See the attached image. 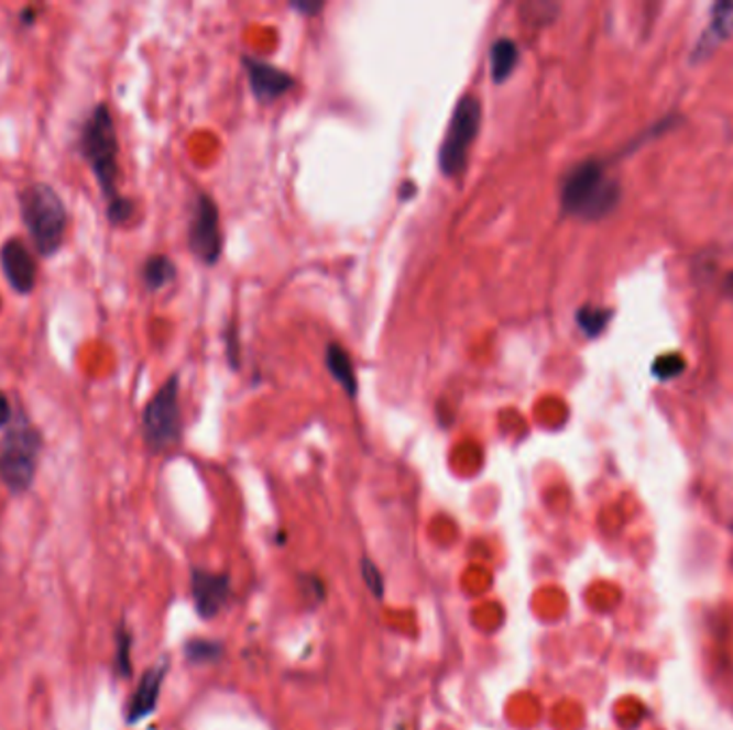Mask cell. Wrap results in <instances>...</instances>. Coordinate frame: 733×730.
Returning <instances> with one entry per match:
<instances>
[{
    "mask_svg": "<svg viewBox=\"0 0 733 730\" xmlns=\"http://www.w3.org/2000/svg\"><path fill=\"white\" fill-rule=\"evenodd\" d=\"M620 202V185L605 163L588 159L575 165L562 182V210L572 217L597 221Z\"/></svg>",
    "mask_w": 733,
    "mask_h": 730,
    "instance_id": "6da1fadb",
    "label": "cell"
},
{
    "mask_svg": "<svg viewBox=\"0 0 733 730\" xmlns=\"http://www.w3.org/2000/svg\"><path fill=\"white\" fill-rule=\"evenodd\" d=\"M22 217L41 255H54L67 228V212L61 196L47 185H31L20 196Z\"/></svg>",
    "mask_w": 733,
    "mask_h": 730,
    "instance_id": "7a4b0ae2",
    "label": "cell"
},
{
    "mask_svg": "<svg viewBox=\"0 0 733 730\" xmlns=\"http://www.w3.org/2000/svg\"><path fill=\"white\" fill-rule=\"evenodd\" d=\"M81 146H84L86 162L90 163V167L97 176V182L103 189V193L110 198V202L121 198L117 193L119 137H117V129H114V121H112L108 106L101 103L95 108L92 117L84 126Z\"/></svg>",
    "mask_w": 733,
    "mask_h": 730,
    "instance_id": "3957f363",
    "label": "cell"
},
{
    "mask_svg": "<svg viewBox=\"0 0 733 730\" xmlns=\"http://www.w3.org/2000/svg\"><path fill=\"white\" fill-rule=\"evenodd\" d=\"M483 119V108L479 97L466 95L459 99L450 122H448L447 135L440 146V169L447 178H459L468 167V153L474 144Z\"/></svg>",
    "mask_w": 733,
    "mask_h": 730,
    "instance_id": "277c9868",
    "label": "cell"
},
{
    "mask_svg": "<svg viewBox=\"0 0 733 730\" xmlns=\"http://www.w3.org/2000/svg\"><path fill=\"white\" fill-rule=\"evenodd\" d=\"M41 435L37 429L18 422L0 444V480L13 493H24L33 485L40 461Z\"/></svg>",
    "mask_w": 733,
    "mask_h": 730,
    "instance_id": "5b68a950",
    "label": "cell"
},
{
    "mask_svg": "<svg viewBox=\"0 0 733 730\" xmlns=\"http://www.w3.org/2000/svg\"><path fill=\"white\" fill-rule=\"evenodd\" d=\"M144 438L155 452L174 446L180 438L178 377L172 375L144 409Z\"/></svg>",
    "mask_w": 733,
    "mask_h": 730,
    "instance_id": "8992f818",
    "label": "cell"
},
{
    "mask_svg": "<svg viewBox=\"0 0 733 730\" xmlns=\"http://www.w3.org/2000/svg\"><path fill=\"white\" fill-rule=\"evenodd\" d=\"M221 246L223 241L219 225V208L210 196L200 193L189 223V248L200 262L212 266L221 255Z\"/></svg>",
    "mask_w": 733,
    "mask_h": 730,
    "instance_id": "52a82bcc",
    "label": "cell"
},
{
    "mask_svg": "<svg viewBox=\"0 0 733 730\" xmlns=\"http://www.w3.org/2000/svg\"><path fill=\"white\" fill-rule=\"evenodd\" d=\"M243 65L244 71L249 76L251 92L264 103L284 97L285 92H289L294 88V78L271 63L247 56L243 58Z\"/></svg>",
    "mask_w": 733,
    "mask_h": 730,
    "instance_id": "ba28073f",
    "label": "cell"
},
{
    "mask_svg": "<svg viewBox=\"0 0 733 730\" xmlns=\"http://www.w3.org/2000/svg\"><path fill=\"white\" fill-rule=\"evenodd\" d=\"M0 264L9 285L18 294H31L37 284V266L31 251L20 241H9L0 248Z\"/></svg>",
    "mask_w": 733,
    "mask_h": 730,
    "instance_id": "9c48e42d",
    "label": "cell"
},
{
    "mask_svg": "<svg viewBox=\"0 0 733 730\" xmlns=\"http://www.w3.org/2000/svg\"><path fill=\"white\" fill-rule=\"evenodd\" d=\"M192 594L198 612L203 617H215L230 598V578L198 569L192 576Z\"/></svg>",
    "mask_w": 733,
    "mask_h": 730,
    "instance_id": "30bf717a",
    "label": "cell"
},
{
    "mask_svg": "<svg viewBox=\"0 0 733 730\" xmlns=\"http://www.w3.org/2000/svg\"><path fill=\"white\" fill-rule=\"evenodd\" d=\"M163 675H165V668H153L142 677V682L138 684L135 694L129 703V722H140L155 711L160 692H162Z\"/></svg>",
    "mask_w": 733,
    "mask_h": 730,
    "instance_id": "8fae6325",
    "label": "cell"
},
{
    "mask_svg": "<svg viewBox=\"0 0 733 730\" xmlns=\"http://www.w3.org/2000/svg\"><path fill=\"white\" fill-rule=\"evenodd\" d=\"M733 31V2H719L712 7V20L708 31L701 35V40L694 47V56L701 58L703 54H710L716 45L732 35Z\"/></svg>",
    "mask_w": 733,
    "mask_h": 730,
    "instance_id": "7c38bea8",
    "label": "cell"
},
{
    "mask_svg": "<svg viewBox=\"0 0 733 730\" xmlns=\"http://www.w3.org/2000/svg\"><path fill=\"white\" fill-rule=\"evenodd\" d=\"M326 368L332 375V379L343 388V392L348 397H357L359 381H357L354 365L350 361V354L339 343H328V347H326Z\"/></svg>",
    "mask_w": 733,
    "mask_h": 730,
    "instance_id": "4fadbf2b",
    "label": "cell"
},
{
    "mask_svg": "<svg viewBox=\"0 0 733 730\" xmlns=\"http://www.w3.org/2000/svg\"><path fill=\"white\" fill-rule=\"evenodd\" d=\"M517 63H519V47L515 41L502 37L491 45L489 65H491V78L495 84L508 80Z\"/></svg>",
    "mask_w": 733,
    "mask_h": 730,
    "instance_id": "5bb4252c",
    "label": "cell"
},
{
    "mask_svg": "<svg viewBox=\"0 0 733 730\" xmlns=\"http://www.w3.org/2000/svg\"><path fill=\"white\" fill-rule=\"evenodd\" d=\"M176 277V266L169 257L155 255L144 264V284L151 291H157L167 284H172Z\"/></svg>",
    "mask_w": 733,
    "mask_h": 730,
    "instance_id": "9a60e30c",
    "label": "cell"
},
{
    "mask_svg": "<svg viewBox=\"0 0 733 730\" xmlns=\"http://www.w3.org/2000/svg\"><path fill=\"white\" fill-rule=\"evenodd\" d=\"M613 318L610 309L605 307H581L577 311V325L579 330L588 336V339H597L599 334L605 332V328L610 325V320Z\"/></svg>",
    "mask_w": 733,
    "mask_h": 730,
    "instance_id": "2e32d148",
    "label": "cell"
},
{
    "mask_svg": "<svg viewBox=\"0 0 733 730\" xmlns=\"http://www.w3.org/2000/svg\"><path fill=\"white\" fill-rule=\"evenodd\" d=\"M685 368H687V363H685L682 356H678V354H669V356H660V358L654 363V366H652V373H654L656 379L665 381V379H674V377H678Z\"/></svg>",
    "mask_w": 733,
    "mask_h": 730,
    "instance_id": "e0dca14e",
    "label": "cell"
},
{
    "mask_svg": "<svg viewBox=\"0 0 733 730\" xmlns=\"http://www.w3.org/2000/svg\"><path fill=\"white\" fill-rule=\"evenodd\" d=\"M219 645L208 641H194L187 645V655L194 662H212L219 655Z\"/></svg>",
    "mask_w": 733,
    "mask_h": 730,
    "instance_id": "ac0fdd59",
    "label": "cell"
},
{
    "mask_svg": "<svg viewBox=\"0 0 733 730\" xmlns=\"http://www.w3.org/2000/svg\"><path fill=\"white\" fill-rule=\"evenodd\" d=\"M133 214V202L127 198H117L114 202H110V219L114 223H124L129 221Z\"/></svg>",
    "mask_w": 733,
    "mask_h": 730,
    "instance_id": "d6986e66",
    "label": "cell"
},
{
    "mask_svg": "<svg viewBox=\"0 0 733 730\" xmlns=\"http://www.w3.org/2000/svg\"><path fill=\"white\" fill-rule=\"evenodd\" d=\"M363 578H365L366 587L375 594L382 596V576L378 574L375 566L371 562H363Z\"/></svg>",
    "mask_w": 733,
    "mask_h": 730,
    "instance_id": "ffe728a7",
    "label": "cell"
},
{
    "mask_svg": "<svg viewBox=\"0 0 733 730\" xmlns=\"http://www.w3.org/2000/svg\"><path fill=\"white\" fill-rule=\"evenodd\" d=\"M129 650H131V639H129V634L127 632H121L119 634V671H121L122 675H129V671H131V666H129Z\"/></svg>",
    "mask_w": 733,
    "mask_h": 730,
    "instance_id": "44dd1931",
    "label": "cell"
},
{
    "mask_svg": "<svg viewBox=\"0 0 733 730\" xmlns=\"http://www.w3.org/2000/svg\"><path fill=\"white\" fill-rule=\"evenodd\" d=\"M322 2H303V0H298V2H292V9H296L298 13H305V15H316L318 11H322Z\"/></svg>",
    "mask_w": 733,
    "mask_h": 730,
    "instance_id": "7402d4cb",
    "label": "cell"
},
{
    "mask_svg": "<svg viewBox=\"0 0 733 730\" xmlns=\"http://www.w3.org/2000/svg\"><path fill=\"white\" fill-rule=\"evenodd\" d=\"M9 420H11V403H9V399L0 392V429L7 427Z\"/></svg>",
    "mask_w": 733,
    "mask_h": 730,
    "instance_id": "603a6c76",
    "label": "cell"
},
{
    "mask_svg": "<svg viewBox=\"0 0 733 730\" xmlns=\"http://www.w3.org/2000/svg\"><path fill=\"white\" fill-rule=\"evenodd\" d=\"M725 291H727V296L733 300V273H730V277L725 279Z\"/></svg>",
    "mask_w": 733,
    "mask_h": 730,
    "instance_id": "cb8c5ba5",
    "label": "cell"
}]
</instances>
